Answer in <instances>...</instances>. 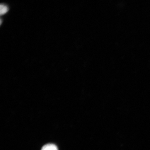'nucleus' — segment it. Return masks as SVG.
I'll use <instances>...</instances> for the list:
<instances>
[{
	"label": "nucleus",
	"mask_w": 150,
	"mask_h": 150,
	"mask_svg": "<svg viewBox=\"0 0 150 150\" xmlns=\"http://www.w3.org/2000/svg\"><path fill=\"white\" fill-rule=\"evenodd\" d=\"M1 22V23H2V22Z\"/></svg>",
	"instance_id": "nucleus-3"
},
{
	"label": "nucleus",
	"mask_w": 150,
	"mask_h": 150,
	"mask_svg": "<svg viewBox=\"0 0 150 150\" xmlns=\"http://www.w3.org/2000/svg\"><path fill=\"white\" fill-rule=\"evenodd\" d=\"M41 150H58L57 146L54 144H46L43 146Z\"/></svg>",
	"instance_id": "nucleus-1"
},
{
	"label": "nucleus",
	"mask_w": 150,
	"mask_h": 150,
	"mask_svg": "<svg viewBox=\"0 0 150 150\" xmlns=\"http://www.w3.org/2000/svg\"><path fill=\"white\" fill-rule=\"evenodd\" d=\"M0 8H1V15H3L4 14L6 13L8 10V7H7L6 6L3 4H1V6H0Z\"/></svg>",
	"instance_id": "nucleus-2"
}]
</instances>
